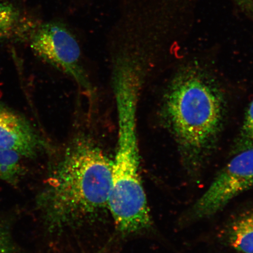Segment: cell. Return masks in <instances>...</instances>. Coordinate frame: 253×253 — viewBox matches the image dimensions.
<instances>
[{"instance_id": "obj_1", "label": "cell", "mask_w": 253, "mask_h": 253, "mask_svg": "<svg viewBox=\"0 0 253 253\" xmlns=\"http://www.w3.org/2000/svg\"><path fill=\"white\" fill-rule=\"evenodd\" d=\"M160 112L183 169L197 180L216 149L225 122L226 99L220 84L198 63L183 66L170 81Z\"/></svg>"}, {"instance_id": "obj_2", "label": "cell", "mask_w": 253, "mask_h": 253, "mask_svg": "<svg viewBox=\"0 0 253 253\" xmlns=\"http://www.w3.org/2000/svg\"><path fill=\"white\" fill-rule=\"evenodd\" d=\"M112 163L86 136L71 142L38 197L47 229L78 225L109 210Z\"/></svg>"}, {"instance_id": "obj_3", "label": "cell", "mask_w": 253, "mask_h": 253, "mask_svg": "<svg viewBox=\"0 0 253 253\" xmlns=\"http://www.w3.org/2000/svg\"><path fill=\"white\" fill-rule=\"evenodd\" d=\"M138 147H117L112 163L109 211L120 232L149 229L152 220L139 172Z\"/></svg>"}, {"instance_id": "obj_4", "label": "cell", "mask_w": 253, "mask_h": 253, "mask_svg": "<svg viewBox=\"0 0 253 253\" xmlns=\"http://www.w3.org/2000/svg\"><path fill=\"white\" fill-rule=\"evenodd\" d=\"M253 188V149L235 155L210 187L189 210V220H199L219 212L234 198Z\"/></svg>"}, {"instance_id": "obj_5", "label": "cell", "mask_w": 253, "mask_h": 253, "mask_svg": "<svg viewBox=\"0 0 253 253\" xmlns=\"http://www.w3.org/2000/svg\"><path fill=\"white\" fill-rule=\"evenodd\" d=\"M30 46L37 56L69 75L81 87L92 90L82 65L80 46L62 25H43L33 35Z\"/></svg>"}, {"instance_id": "obj_6", "label": "cell", "mask_w": 253, "mask_h": 253, "mask_svg": "<svg viewBox=\"0 0 253 253\" xmlns=\"http://www.w3.org/2000/svg\"><path fill=\"white\" fill-rule=\"evenodd\" d=\"M42 138L28 120L0 103V150H12L33 159L45 147Z\"/></svg>"}, {"instance_id": "obj_7", "label": "cell", "mask_w": 253, "mask_h": 253, "mask_svg": "<svg viewBox=\"0 0 253 253\" xmlns=\"http://www.w3.org/2000/svg\"><path fill=\"white\" fill-rule=\"evenodd\" d=\"M227 237L237 252L253 253V212L237 218L230 226Z\"/></svg>"}, {"instance_id": "obj_8", "label": "cell", "mask_w": 253, "mask_h": 253, "mask_svg": "<svg viewBox=\"0 0 253 253\" xmlns=\"http://www.w3.org/2000/svg\"><path fill=\"white\" fill-rule=\"evenodd\" d=\"M20 154L12 150H0V180L16 186L25 173Z\"/></svg>"}, {"instance_id": "obj_9", "label": "cell", "mask_w": 253, "mask_h": 253, "mask_svg": "<svg viewBox=\"0 0 253 253\" xmlns=\"http://www.w3.org/2000/svg\"><path fill=\"white\" fill-rule=\"evenodd\" d=\"M253 149V100L245 113L243 124L231 149L233 156L242 151Z\"/></svg>"}, {"instance_id": "obj_10", "label": "cell", "mask_w": 253, "mask_h": 253, "mask_svg": "<svg viewBox=\"0 0 253 253\" xmlns=\"http://www.w3.org/2000/svg\"><path fill=\"white\" fill-rule=\"evenodd\" d=\"M19 12L13 5L0 2V39L8 37L17 26Z\"/></svg>"}, {"instance_id": "obj_11", "label": "cell", "mask_w": 253, "mask_h": 253, "mask_svg": "<svg viewBox=\"0 0 253 253\" xmlns=\"http://www.w3.org/2000/svg\"><path fill=\"white\" fill-rule=\"evenodd\" d=\"M17 249L8 227L0 222V253H15Z\"/></svg>"}, {"instance_id": "obj_12", "label": "cell", "mask_w": 253, "mask_h": 253, "mask_svg": "<svg viewBox=\"0 0 253 253\" xmlns=\"http://www.w3.org/2000/svg\"><path fill=\"white\" fill-rule=\"evenodd\" d=\"M118 145H138V144H118Z\"/></svg>"}, {"instance_id": "obj_13", "label": "cell", "mask_w": 253, "mask_h": 253, "mask_svg": "<svg viewBox=\"0 0 253 253\" xmlns=\"http://www.w3.org/2000/svg\"></svg>"}]
</instances>
